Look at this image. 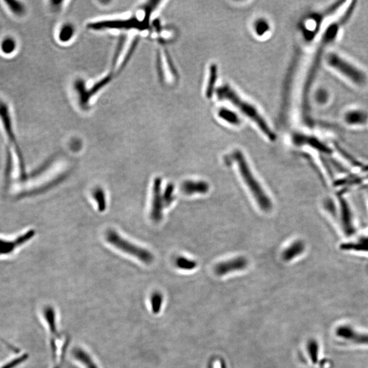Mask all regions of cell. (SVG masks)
Masks as SVG:
<instances>
[{
  "instance_id": "6da1fadb",
  "label": "cell",
  "mask_w": 368,
  "mask_h": 368,
  "mask_svg": "<svg viewBox=\"0 0 368 368\" xmlns=\"http://www.w3.org/2000/svg\"><path fill=\"white\" fill-rule=\"evenodd\" d=\"M331 335L338 346L348 348L368 350V329L347 321L333 324Z\"/></svg>"
},
{
  "instance_id": "7a4b0ae2",
  "label": "cell",
  "mask_w": 368,
  "mask_h": 368,
  "mask_svg": "<svg viewBox=\"0 0 368 368\" xmlns=\"http://www.w3.org/2000/svg\"><path fill=\"white\" fill-rule=\"evenodd\" d=\"M324 60L333 70L356 86H363L367 83L365 72L342 55L335 52H329L324 55Z\"/></svg>"
},
{
  "instance_id": "3957f363",
  "label": "cell",
  "mask_w": 368,
  "mask_h": 368,
  "mask_svg": "<svg viewBox=\"0 0 368 368\" xmlns=\"http://www.w3.org/2000/svg\"><path fill=\"white\" fill-rule=\"evenodd\" d=\"M235 159L238 164L241 177L244 179L245 183L251 190V193L253 194V197H254L260 209L265 211H270L272 208V201L260 186V184L255 178L253 173H252L244 155L237 151L235 154Z\"/></svg>"
},
{
  "instance_id": "277c9868",
  "label": "cell",
  "mask_w": 368,
  "mask_h": 368,
  "mask_svg": "<svg viewBox=\"0 0 368 368\" xmlns=\"http://www.w3.org/2000/svg\"><path fill=\"white\" fill-rule=\"evenodd\" d=\"M106 239L109 244L113 245L114 247L117 248L126 254L131 255L144 263L150 264L154 260V256L147 250L132 244L130 241L121 237L115 230H108L106 233Z\"/></svg>"
},
{
  "instance_id": "5b68a950",
  "label": "cell",
  "mask_w": 368,
  "mask_h": 368,
  "mask_svg": "<svg viewBox=\"0 0 368 368\" xmlns=\"http://www.w3.org/2000/svg\"><path fill=\"white\" fill-rule=\"evenodd\" d=\"M305 350L312 366L318 368H331V362L326 356L320 340L315 338H310L307 341Z\"/></svg>"
},
{
  "instance_id": "8992f818",
  "label": "cell",
  "mask_w": 368,
  "mask_h": 368,
  "mask_svg": "<svg viewBox=\"0 0 368 368\" xmlns=\"http://www.w3.org/2000/svg\"><path fill=\"white\" fill-rule=\"evenodd\" d=\"M162 193V179L156 178L153 184V199L151 218L154 222H159L162 218V211L164 209Z\"/></svg>"
},
{
  "instance_id": "52a82bcc",
  "label": "cell",
  "mask_w": 368,
  "mask_h": 368,
  "mask_svg": "<svg viewBox=\"0 0 368 368\" xmlns=\"http://www.w3.org/2000/svg\"><path fill=\"white\" fill-rule=\"evenodd\" d=\"M247 265L248 260L240 256L218 264L215 267L214 272L216 275L225 276L231 272L244 270Z\"/></svg>"
},
{
  "instance_id": "ba28073f",
  "label": "cell",
  "mask_w": 368,
  "mask_h": 368,
  "mask_svg": "<svg viewBox=\"0 0 368 368\" xmlns=\"http://www.w3.org/2000/svg\"><path fill=\"white\" fill-rule=\"evenodd\" d=\"M340 249L346 253L368 255V232L353 240L345 241L340 245Z\"/></svg>"
},
{
  "instance_id": "9c48e42d",
  "label": "cell",
  "mask_w": 368,
  "mask_h": 368,
  "mask_svg": "<svg viewBox=\"0 0 368 368\" xmlns=\"http://www.w3.org/2000/svg\"><path fill=\"white\" fill-rule=\"evenodd\" d=\"M344 119L351 126H363L368 122V114L362 109H351L346 112Z\"/></svg>"
},
{
  "instance_id": "30bf717a",
  "label": "cell",
  "mask_w": 368,
  "mask_h": 368,
  "mask_svg": "<svg viewBox=\"0 0 368 368\" xmlns=\"http://www.w3.org/2000/svg\"><path fill=\"white\" fill-rule=\"evenodd\" d=\"M209 190L208 183L204 181H186L182 185V190L187 195L194 194H206Z\"/></svg>"
},
{
  "instance_id": "8fae6325",
  "label": "cell",
  "mask_w": 368,
  "mask_h": 368,
  "mask_svg": "<svg viewBox=\"0 0 368 368\" xmlns=\"http://www.w3.org/2000/svg\"><path fill=\"white\" fill-rule=\"evenodd\" d=\"M305 250V244L303 241H295L283 252V259L287 262L295 259V258L303 254Z\"/></svg>"
},
{
  "instance_id": "7c38bea8",
  "label": "cell",
  "mask_w": 368,
  "mask_h": 368,
  "mask_svg": "<svg viewBox=\"0 0 368 368\" xmlns=\"http://www.w3.org/2000/svg\"><path fill=\"white\" fill-rule=\"evenodd\" d=\"M72 355L76 360L81 362L86 368H98L93 362L91 356L81 348H75L72 352Z\"/></svg>"
},
{
  "instance_id": "4fadbf2b",
  "label": "cell",
  "mask_w": 368,
  "mask_h": 368,
  "mask_svg": "<svg viewBox=\"0 0 368 368\" xmlns=\"http://www.w3.org/2000/svg\"><path fill=\"white\" fill-rule=\"evenodd\" d=\"M93 197L98 206L100 211H105L107 208V201H106L105 194L103 190L100 187H97L93 192Z\"/></svg>"
},
{
  "instance_id": "5bb4252c",
  "label": "cell",
  "mask_w": 368,
  "mask_h": 368,
  "mask_svg": "<svg viewBox=\"0 0 368 368\" xmlns=\"http://www.w3.org/2000/svg\"><path fill=\"white\" fill-rule=\"evenodd\" d=\"M175 265L180 270L190 271L194 270L197 267V263L195 260L181 256L175 260Z\"/></svg>"
},
{
  "instance_id": "9a60e30c",
  "label": "cell",
  "mask_w": 368,
  "mask_h": 368,
  "mask_svg": "<svg viewBox=\"0 0 368 368\" xmlns=\"http://www.w3.org/2000/svg\"><path fill=\"white\" fill-rule=\"evenodd\" d=\"M163 297L159 292H154L151 297V307L153 313L157 314L162 308Z\"/></svg>"
},
{
  "instance_id": "2e32d148",
  "label": "cell",
  "mask_w": 368,
  "mask_h": 368,
  "mask_svg": "<svg viewBox=\"0 0 368 368\" xmlns=\"http://www.w3.org/2000/svg\"><path fill=\"white\" fill-rule=\"evenodd\" d=\"M174 185L172 184H168L162 193L163 201L164 207H169L173 203L175 199Z\"/></svg>"
},
{
  "instance_id": "e0dca14e",
  "label": "cell",
  "mask_w": 368,
  "mask_h": 368,
  "mask_svg": "<svg viewBox=\"0 0 368 368\" xmlns=\"http://www.w3.org/2000/svg\"><path fill=\"white\" fill-rule=\"evenodd\" d=\"M15 48H16V43L13 38H7L1 42V51L6 54H10L13 53Z\"/></svg>"
},
{
  "instance_id": "ac0fdd59",
  "label": "cell",
  "mask_w": 368,
  "mask_h": 368,
  "mask_svg": "<svg viewBox=\"0 0 368 368\" xmlns=\"http://www.w3.org/2000/svg\"><path fill=\"white\" fill-rule=\"evenodd\" d=\"M10 9L17 15H22L25 13V8L22 3L17 1H6Z\"/></svg>"
},
{
  "instance_id": "d6986e66",
  "label": "cell",
  "mask_w": 368,
  "mask_h": 368,
  "mask_svg": "<svg viewBox=\"0 0 368 368\" xmlns=\"http://www.w3.org/2000/svg\"><path fill=\"white\" fill-rule=\"evenodd\" d=\"M26 359H27V355H24L22 356V357H18V358L14 359L13 361H12V362H10L9 363H8V364H6V365H4L2 366L1 368H14L16 367V366H18L19 364H22V363L24 361L26 360Z\"/></svg>"
},
{
  "instance_id": "ffe728a7",
  "label": "cell",
  "mask_w": 368,
  "mask_h": 368,
  "mask_svg": "<svg viewBox=\"0 0 368 368\" xmlns=\"http://www.w3.org/2000/svg\"><path fill=\"white\" fill-rule=\"evenodd\" d=\"M317 100L319 103L325 104L329 100V93L325 90H320L317 93Z\"/></svg>"
},
{
  "instance_id": "44dd1931",
  "label": "cell",
  "mask_w": 368,
  "mask_h": 368,
  "mask_svg": "<svg viewBox=\"0 0 368 368\" xmlns=\"http://www.w3.org/2000/svg\"><path fill=\"white\" fill-rule=\"evenodd\" d=\"M214 367H215V368H222L221 367H220V363L219 362L215 363Z\"/></svg>"
},
{
  "instance_id": "7402d4cb",
  "label": "cell",
  "mask_w": 368,
  "mask_h": 368,
  "mask_svg": "<svg viewBox=\"0 0 368 368\" xmlns=\"http://www.w3.org/2000/svg\"><path fill=\"white\" fill-rule=\"evenodd\" d=\"M3 104H4V102L1 101V100H0V107H1V106L3 105Z\"/></svg>"
}]
</instances>
